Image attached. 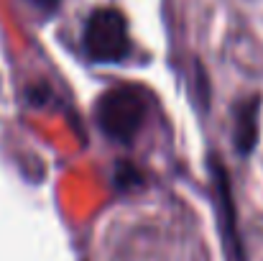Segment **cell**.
Here are the masks:
<instances>
[{
    "label": "cell",
    "instance_id": "6da1fadb",
    "mask_svg": "<svg viewBox=\"0 0 263 261\" xmlns=\"http://www.w3.org/2000/svg\"><path fill=\"white\" fill-rule=\"evenodd\" d=\"M97 126L112 141H130L146 120V97L136 87H110L95 108Z\"/></svg>",
    "mask_w": 263,
    "mask_h": 261
},
{
    "label": "cell",
    "instance_id": "7a4b0ae2",
    "mask_svg": "<svg viewBox=\"0 0 263 261\" xmlns=\"http://www.w3.org/2000/svg\"><path fill=\"white\" fill-rule=\"evenodd\" d=\"M85 51L92 62L112 64L125 59L130 41H128V23L118 8H97L85 23Z\"/></svg>",
    "mask_w": 263,
    "mask_h": 261
},
{
    "label": "cell",
    "instance_id": "3957f363",
    "mask_svg": "<svg viewBox=\"0 0 263 261\" xmlns=\"http://www.w3.org/2000/svg\"><path fill=\"white\" fill-rule=\"evenodd\" d=\"M210 172H212L215 197H217V218H220L225 256H228V261H246L243 241H240V233H238V213H235V202H233L230 177H228L225 167L220 164L217 156L210 159Z\"/></svg>",
    "mask_w": 263,
    "mask_h": 261
},
{
    "label": "cell",
    "instance_id": "277c9868",
    "mask_svg": "<svg viewBox=\"0 0 263 261\" xmlns=\"http://www.w3.org/2000/svg\"><path fill=\"white\" fill-rule=\"evenodd\" d=\"M258 113H261V100L253 95L248 100H243L235 108V126H233V136H235V149L248 156L258 141Z\"/></svg>",
    "mask_w": 263,
    "mask_h": 261
},
{
    "label": "cell",
    "instance_id": "5b68a950",
    "mask_svg": "<svg viewBox=\"0 0 263 261\" xmlns=\"http://www.w3.org/2000/svg\"><path fill=\"white\" fill-rule=\"evenodd\" d=\"M31 5H36L39 10H44V13H54L57 8H59V3L62 0H28Z\"/></svg>",
    "mask_w": 263,
    "mask_h": 261
}]
</instances>
